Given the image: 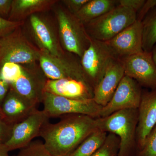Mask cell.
I'll return each mask as SVG.
<instances>
[{
  "instance_id": "cell-1",
  "label": "cell",
  "mask_w": 156,
  "mask_h": 156,
  "mask_svg": "<svg viewBox=\"0 0 156 156\" xmlns=\"http://www.w3.org/2000/svg\"><path fill=\"white\" fill-rule=\"evenodd\" d=\"M97 129L96 119L83 115H65L58 122L46 124L40 136L53 156H69Z\"/></svg>"
},
{
  "instance_id": "cell-2",
  "label": "cell",
  "mask_w": 156,
  "mask_h": 156,
  "mask_svg": "<svg viewBox=\"0 0 156 156\" xmlns=\"http://www.w3.org/2000/svg\"><path fill=\"white\" fill-rule=\"evenodd\" d=\"M137 109L122 110L96 119L98 129L116 134L120 140L118 156H135L137 151Z\"/></svg>"
},
{
  "instance_id": "cell-3",
  "label": "cell",
  "mask_w": 156,
  "mask_h": 156,
  "mask_svg": "<svg viewBox=\"0 0 156 156\" xmlns=\"http://www.w3.org/2000/svg\"><path fill=\"white\" fill-rule=\"evenodd\" d=\"M55 14L58 37L63 50L80 58L89 48L91 38L85 25L64 7H58Z\"/></svg>"
},
{
  "instance_id": "cell-4",
  "label": "cell",
  "mask_w": 156,
  "mask_h": 156,
  "mask_svg": "<svg viewBox=\"0 0 156 156\" xmlns=\"http://www.w3.org/2000/svg\"><path fill=\"white\" fill-rule=\"evenodd\" d=\"M136 14L133 10L119 5L84 25L91 39L105 42L135 22Z\"/></svg>"
},
{
  "instance_id": "cell-5",
  "label": "cell",
  "mask_w": 156,
  "mask_h": 156,
  "mask_svg": "<svg viewBox=\"0 0 156 156\" xmlns=\"http://www.w3.org/2000/svg\"><path fill=\"white\" fill-rule=\"evenodd\" d=\"M41 50L24 35L21 27L0 40V67L7 62L20 65L38 62Z\"/></svg>"
},
{
  "instance_id": "cell-6",
  "label": "cell",
  "mask_w": 156,
  "mask_h": 156,
  "mask_svg": "<svg viewBox=\"0 0 156 156\" xmlns=\"http://www.w3.org/2000/svg\"><path fill=\"white\" fill-rule=\"evenodd\" d=\"M76 56L67 52L62 56H55L41 50L39 65L48 80L71 78L84 82L93 89L84 74L80 60Z\"/></svg>"
},
{
  "instance_id": "cell-7",
  "label": "cell",
  "mask_w": 156,
  "mask_h": 156,
  "mask_svg": "<svg viewBox=\"0 0 156 156\" xmlns=\"http://www.w3.org/2000/svg\"><path fill=\"white\" fill-rule=\"evenodd\" d=\"M42 103L44 105L43 110L49 118L67 115L80 114L97 119L100 117L102 107L93 98L72 99L46 92L43 94Z\"/></svg>"
},
{
  "instance_id": "cell-8",
  "label": "cell",
  "mask_w": 156,
  "mask_h": 156,
  "mask_svg": "<svg viewBox=\"0 0 156 156\" xmlns=\"http://www.w3.org/2000/svg\"><path fill=\"white\" fill-rule=\"evenodd\" d=\"M114 58L105 42L91 39L89 48L80 58V63L93 89L103 77L110 62Z\"/></svg>"
},
{
  "instance_id": "cell-9",
  "label": "cell",
  "mask_w": 156,
  "mask_h": 156,
  "mask_svg": "<svg viewBox=\"0 0 156 156\" xmlns=\"http://www.w3.org/2000/svg\"><path fill=\"white\" fill-rule=\"evenodd\" d=\"M29 19L31 33L40 50L55 56L65 54L66 51L62 47L58 30L50 20L41 13L32 15Z\"/></svg>"
},
{
  "instance_id": "cell-10",
  "label": "cell",
  "mask_w": 156,
  "mask_h": 156,
  "mask_svg": "<svg viewBox=\"0 0 156 156\" xmlns=\"http://www.w3.org/2000/svg\"><path fill=\"white\" fill-rule=\"evenodd\" d=\"M49 119L43 110L36 109L22 122L14 125L10 138L4 143L9 151L21 149L29 144L34 138L40 136Z\"/></svg>"
},
{
  "instance_id": "cell-11",
  "label": "cell",
  "mask_w": 156,
  "mask_h": 156,
  "mask_svg": "<svg viewBox=\"0 0 156 156\" xmlns=\"http://www.w3.org/2000/svg\"><path fill=\"white\" fill-rule=\"evenodd\" d=\"M22 65V74L10 86L18 95L37 106L42 103L44 88L48 79L37 62Z\"/></svg>"
},
{
  "instance_id": "cell-12",
  "label": "cell",
  "mask_w": 156,
  "mask_h": 156,
  "mask_svg": "<svg viewBox=\"0 0 156 156\" xmlns=\"http://www.w3.org/2000/svg\"><path fill=\"white\" fill-rule=\"evenodd\" d=\"M142 91V87L136 81L124 76L111 100L101 110L99 118L122 110L138 108Z\"/></svg>"
},
{
  "instance_id": "cell-13",
  "label": "cell",
  "mask_w": 156,
  "mask_h": 156,
  "mask_svg": "<svg viewBox=\"0 0 156 156\" xmlns=\"http://www.w3.org/2000/svg\"><path fill=\"white\" fill-rule=\"evenodd\" d=\"M120 60L125 76L136 81L142 87L156 89V67L151 52L143 51Z\"/></svg>"
},
{
  "instance_id": "cell-14",
  "label": "cell",
  "mask_w": 156,
  "mask_h": 156,
  "mask_svg": "<svg viewBox=\"0 0 156 156\" xmlns=\"http://www.w3.org/2000/svg\"><path fill=\"white\" fill-rule=\"evenodd\" d=\"M105 43L114 58L119 60L141 53L144 51L141 21L136 20L113 38Z\"/></svg>"
},
{
  "instance_id": "cell-15",
  "label": "cell",
  "mask_w": 156,
  "mask_h": 156,
  "mask_svg": "<svg viewBox=\"0 0 156 156\" xmlns=\"http://www.w3.org/2000/svg\"><path fill=\"white\" fill-rule=\"evenodd\" d=\"M137 111L136 152L143 147L147 136L156 125V89L150 91L143 90Z\"/></svg>"
},
{
  "instance_id": "cell-16",
  "label": "cell",
  "mask_w": 156,
  "mask_h": 156,
  "mask_svg": "<svg viewBox=\"0 0 156 156\" xmlns=\"http://www.w3.org/2000/svg\"><path fill=\"white\" fill-rule=\"evenodd\" d=\"M122 62L114 58L110 62L103 77L93 89V98L102 107L106 105L125 76Z\"/></svg>"
},
{
  "instance_id": "cell-17",
  "label": "cell",
  "mask_w": 156,
  "mask_h": 156,
  "mask_svg": "<svg viewBox=\"0 0 156 156\" xmlns=\"http://www.w3.org/2000/svg\"><path fill=\"white\" fill-rule=\"evenodd\" d=\"M66 98L76 99L93 98V89L82 81L71 78L48 80L44 92Z\"/></svg>"
},
{
  "instance_id": "cell-18",
  "label": "cell",
  "mask_w": 156,
  "mask_h": 156,
  "mask_svg": "<svg viewBox=\"0 0 156 156\" xmlns=\"http://www.w3.org/2000/svg\"><path fill=\"white\" fill-rule=\"evenodd\" d=\"M36 106L11 89L1 107L5 121L14 126L31 114L37 109Z\"/></svg>"
},
{
  "instance_id": "cell-19",
  "label": "cell",
  "mask_w": 156,
  "mask_h": 156,
  "mask_svg": "<svg viewBox=\"0 0 156 156\" xmlns=\"http://www.w3.org/2000/svg\"><path fill=\"white\" fill-rule=\"evenodd\" d=\"M58 2L57 0H12L8 19L24 22V20L34 14L49 11Z\"/></svg>"
},
{
  "instance_id": "cell-20",
  "label": "cell",
  "mask_w": 156,
  "mask_h": 156,
  "mask_svg": "<svg viewBox=\"0 0 156 156\" xmlns=\"http://www.w3.org/2000/svg\"><path fill=\"white\" fill-rule=\"evenodd\" d=\"M119 5V0H89L75 15L85 25Z\"/></svg>"
},
{
  "instance_id": "cell-21",
  "label": "cell",
  "mask_w": 156,
  "mask_h": 156,
  "mask_svg": "<svg viewBox=\"0 0 156 156\" xmlns=\"http://www.w3.org/2000/svg\"><path fill=\"white\" fill-rule=\"evenodd\" d=\"M108 133L96 129L69 156H91L102 145Z\"/></svg>"
},
{
  "instance_id": "cell-22",
  "label": "cell",
  "mask_w": 156,
  "mask_h": 156,
  "mask_svg": "<svg viewBox=\"0 0 156 156\" xmlns=\"http://www.w3.org/2000/svg\"><path fill=\"white\" fill-rule=\"evenodd\" d=\"M141 23L143 50L151 52L156 44V7L146 15Z\"/></svg>"
},
{
  "instance_id": "cell-23",
  "label": "cell",
  "mask_w": 156,
  "mask_h": 156,
  "mask_svg": "<svg viewBox=\"0 0 156 156\" xmlns=\"http://www.w3.org/2000/svg\"><path fill=\"white\" fill-rule=\"evenodd\" d=\"M120 140L116 134L108 133L102 145L91 156H118Z\"/></svg>"
},
{
  "instance_id": "cell-24",
  "label": "cell",
  "mask_w": 156,
  "mask_h": 156,
  "mask_svg": "<svg viewBox=\"0 0 156 156\" xmlns=\"http://www.w3.org/2000/svg\"><path fill=\"white\" fill-rule=\"evenodd\" d=\"M23 70L22 65L7 62L0 67V75L10 85L21 75Z\"/></svg>"
},
{
  "instance_id": "cell-25",
  "label": "cell",
  "mask_w": 156,
  "mask_h": 156,
  "mask_svg": "<svg viewBox=\"0 0 156 156\" xmlns=\"http://www.w3.org/2000/svg\"><path fill=\"white\" fill-rule=\"evenodd\" d=\"M17 156H54L50 153L41 141H32L20 150Z\"/></svg>"
},
{
  "instance_id": "cell-26",
  "label": "cell",
  "mask_w": 156,
  "mask_h": 156,
  "mask_svg": "<svg viewBox=\"0 0 156 156\" xmlns=\"http://www.w3.org/2000/svg\"><path fill=\"white\" fill-rule=\"evenodd\" d=\"M135 156H156V125L147 136L143 147Z\"/></svg>"
},
{
  "instance_id": "cell-27",
  "label": "cell",
  "mask_w": 156,
  "mask_h": 156,
  "mask_svg": "<svg viewBox=\"0 0 156 156\" xmlns=\"http://www.w3.org/2000/svg\"><path fill=\"white\" fill-rule=\"evenodd\" d=\"M24 22H16L0 17V40L22 26Z\"/></svg>"
},
{
  "instance_id": "cell-28",
  "label": "cell",
  "mask_w": 156,
  "mask_h": 156,
  "mask_svg": "<svg viewBox=\"0 0 156 156\" xmlns=\"http://www.w3.org/2000/svg\"><path fill=\"white\" fill-rule=\"evenodd\" d=\"M89 0H62L64 7L72 14L75 15Z\"/></svg>"
},
{
  "instance_id": "cell-29",
  "label": "cell",
  "mask_w": 156,
  "mask_h": 156,
  "mask_svg": "<svg viewBox=\"0 0 156 156\" xmlns=\"http://www.w3.org/2000/svg\"><path fill=\"white\" fill-rule=\"evenodd\" d=\"M13 126L0 119V143H5L11 136Z\"/></svg>"
},
{
  "instance_id": "cell-30",
  "label": "cell",
  "mask_w": 156,
  "mask_h": 156,
  "mask_svg": "<svg viewBox=\"0 0 156 156\" xmlns=\"http://www.w3.org/2000/svg\"><path fill=\"white\" fill-rule=\"evenodd\" d=\"M156 7V0H145L142 8L136 14L137 20L142 21L146 15Z\"/></svg>"
},
{
  "instance_id": "cell-31",
  "label": "cell",
  "mask_w": 156,
  "mask_h": 156,
  "mask_svg": "<svg viewBox=\"0 0 156 156\" xmlns=\"http://www.w3.org/2000/svg\"><path fill=\"white\" fill-rule=\"evenodd\" d=\"M145 0H119V5L133 10L136 14L142 8Z\"/></svg>"
},
{
  "instance_id": "cell-32",
  "label": "cell",
  "mask_w": 156,
  "mask_h": 156,
  "mask_svg": "<svg viewBox=\"0 0 156 156\" xmlns=\"http://www.w3.org/2000/svg\"><path fill=\"white\" fill-rule=\"evenodd\" d=\"M12 0H0V17L5 18L9 17Z\"/></svg>"
},
{
  "instance_id": "cell-33",
  "label": "cell",
  "mask_w": 156,
  "mask_h": 156,
  "mask_svg": "<svg viewBox=\"0 0 156 156\" xmlns=\"http://www.w3.org/2000/svg\"><path fill=\"white\" fill-rule=\"evenodd\" d=\"M9 86L10 84L0 75V103L5 98Z\"/></svg>"
},
{
  "instance_id": "cell-34",
  "label": "cell",
  "mask_w": 156,
  "mask_h": 156,
  "mask_svg": "<svg viewBox=\"0 0 156 156\" xmlns=\"http://www.w3.org/2000/svg\"><path fill=\"white\" fill-rule=\"evenodd\" d=\"M9 151L4 143H0V156H10Z\"/></svg>"
},
{
  "instance_id": "cell-35",
  "label": "cell",
  "mask_w": 156,
  "mask_h": 156,
  "mask_svg": "<svg viewBox=\"0 0 156 156\" xmlns=\"http://www.w3.org/2000/svg\"><path fill=\"white\" fill-rule=\"evenodd\" d=\"M151 53L153 60L156 67V44L154 46Z\"/></svg>"
},
{
  "instance_id": "cell-36",
  "label": "cell",
  "mask_w": 156,
  "mask_h": 156,
  "mask_svg": "<svg viewBox=\"0 0 156 156\" xmlns=\"http://www.w3.org/2000/svg\"><path fill=\"white\" fill-rule=\"evenodd\" d=\"M0 119H2L5 121V115L3 113L2 110V107L0 106Z\"/></svg>"
}]
</instances>
